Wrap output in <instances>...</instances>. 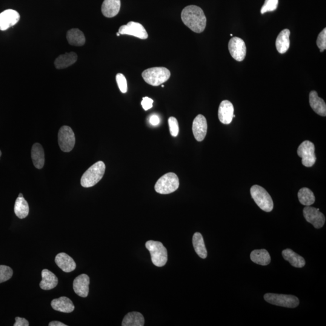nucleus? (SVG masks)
Segmentation results:
<instances>
[{
    "label": "nucleus",
    "mask_w": 326,
    "mask_h": 326,
    "mask_svg": "<svg viewBox=\"0 0 326 326\" xmlns=\"http://www.w3.org/2000/svg\"><path fill=\"white\" fill-rule=\"evenodd\" d=\"M181 19L187 27L197 33L203 32L207 24V18L202 8L194 5H188L182 10Z\"/></svg>",
    "instance_id": "1"
},
{
    "label": "nucleus",
    "mask_w": 326,
    "mask_h": 326,
    "mask_svg": "<svg viewBox=\"0 0 326 326\" xmlns=\"http://www.w3.org/2000/svg\"><path fill=\"white\" fill-rule=\"evenodd\" d=\"M105 168V163L103 162L100 161L94 164L82 175L81 180L82 186L88 188L97 184L104 176Z\"/></svg>",
    "instance_id": "2"
},
{
    "label": "nucleus",
    "mask_w": 326,
    "mask_h": 326,
    "mask_svg": "<svg viewBox=\"0 0 326 326\" xmlns=\"http://www.w3.org/2000/svg\"><path fill=\"white\" fill-rule=\"evenodd\" d=\"M142 77L147 84L157 87L169 79L170 72L165 67H153L145 70Z\"/></svg>",
    "instance_id": "3"
},
{
    "label": "nucleus",
    "mask_w": 326,
    "mask_h": 326,
    "mask_svg": "<svg viewBox=\"0 0 326 326\" xmlns=\"http://www.w3.org/2000/svg\"><path fill=\"white\" fill-rule=\"evenodd\" d=\"M146 247L150 251L152 262L156 267H162L167 261V251L162 242L149 241L146 243Z\"/></svg>",
    "instance_id": "4"
},
{
    "label": "nucleus",
    "mask_w": 326,
    "mask_h": 326,
    "mask_svg": "<svg viewBox=\"0 0 326 326\" xmlns=\"http://www.w3.org/2000/svg\"><path fill=\"white\" fill-rule=\"evenodd\" d=\"M251 195L260 208L266 212L273 210L274 203L268 191L260 185H254L251 187Z\"/></svg>",
    "instance_id": "5"
},
{
    "label": "nucleus",
    "mask_w": 326,
    "mask_h": 326,
    "mask_svg": "<svg viewBox=\"0 0 326 326\" xmlns=\"http://www.w3.org/2000/svg\"><path fill=\"white\" fill-rule=\"evenodd\" d=\"M179 181L175 173L170 172L165 174L156 182L155 190L162 194H170L178 189Z\"/></svg>",
    "instance_id": "6"
},
{
    "label": "nucleus",
    "mask_w": 326,
    "mask_h": 326,
    "mask_svg": "<svg viewBox=\"0 0 326 326\" xmlns=\"http://www.w3.org/2000/svg\"><path fill=\"white\" fill-rule=\"evenodd\" d=\"M266 302L279 307L295 308L299 305V300L297 297L284 294L267 293L264 296Z\"/></svg>",
    "instance_id": "7"
},
{
    "label": "nucleus",
    "mask_w": 326,
    "mask_h": 326,
    "mask_svg": "<svg viewBox=\"0 0 326 326\" xmlns=\"http://www.w3.org/2000/svg\"><path fill=\"white\" fill-rule=\"evenodd\" d=\"M297 154L302 159V162L305 167L313 166L316 162L317 157L315 154V146L308 140L303 142L297 150Z\"/></svg>",
    "instance_id": "8"
},
{
    "label": "nucleus",
    "mask_w": 326,
    "mask_h": 326,
    "mask_svg": "<svg viewBox=\"0 0 326 326\" xmlns=\"http://www.w3.org/2000/svg\"><path fill=\"white\" fill-rule=\"evenodd\" d=\"M76 139L72 129L68 126L60 128L58 133V143L61 150L65 153L73 150L75 145Z\"/></svg>",
    "instance_id": "9"
},
{
    "label": "nucleus",
    "mask_w": 326,
    "mask_h": 326,
    "mask_svg": "<svg viewBox=\"0 0 326 326\" xmlns=\"http://www.w3.org/2000/svg\"><path fill=\"white\" fill-rule=\"evenodd\" d=\"M121 35H128L141 39H147L148 34L143 25L139 22L130 21L127 25H122L119 30Z\"/></svg>",
    "instance_id": "10"
},
{
    "label": "nucleus",
    "mask_w": 326,
    "mask_h": 326,
    "mask_svg": "<svg viewBox=\"0 0 326 326\" xmlns=\"http://www.w3.org/2000/svg\"><path fill=\"white\" fill-rule=\"evenodd\" d=\"M228 49L231 56L236 61H244L247 53V47L244 40L238 37H233L228 43Z\"/></svg>",
    "instance_id": "11"
},
{
    "label": "nucleus",
    "mask_w": 326,
    "mask_h": 326,
    "mask_svg": "<svg viewBox=\"0 0 326 326\" xmlns=\"http://www.w3.org/2000/svg\"><path fill=\"white\" fill-rule=\"evenodd\" d=\"M303 215L306 220L317 229L322 228L325 224L326 217L320 212L319 208L307 206L303 209Z\"/></svg>",
    "instance_id": "12"
},
{
    "label": "nucleus",
    "mask_w": 326,
    "mask_h": 326,
    "mask_svg": "<svg viewBox=\"0 0 326 326\" xmlns=\"http://www.w3.org/2000/svg\"><path fill=\"white\" fill-rule=\"evenodd\" d=\"M20 19L19 14L17 11L7 9L0 13V30L5 31L13 26Z\"/></svg>",
    "instance_id": "13"
},
{
    "label": "nucleus",
    "mask_w": 326,
    "mask_h": 326,
    "mask_svg": "<svg viewBox=\"0 0 326 326\" xmlns=\"http://www.w3.org/2000/svg\"><path fill=\"white\" fill-rule=\"evenodd\" d=\"M192 131L194 138L198 142L204 140L207 132V122L205 117L199 114L193 122Z\"/></svg>",
    "instance_id": "14"
},
{
    "label": "nucleus",
    "mask_w": 326,
    "mask_h": 326,
    "mask_svg": "<svg viewBox=\"0 0 326 326\" xmlns=\"http://www.w3.org/2000/svg\"><path fill=\"white\" fill-rule=\"evenodd\" d=\"M90 284V277L87 274H81L74 280V291L77 295L85 298L89 293Z\"/></svg>",
    "instance_id": "15"
},
{
    "label": "nucleus",
    "mask_w": 326,
    "mask_h": 326,
    "mask_svg": "<svg viewBox=\"0 0 326 326\" xmlns=\"http://www.w3.org/2000/svg\"><path fill=\"white\" fill-rule=\"evenodd\" d=\"M234 107L229 101H223L219 105L218 117L220 122L224 125H229L233 121Z\"/></svg>",
    "instance_id": "16"
},
{
    "label": "nucleus",
    "mask_w": 326,
    "mask_h": 326,
    "mask_svg": "<svg viewBox=\"0 0 326 326\" xmlns=\"http://www.w3.org/2000/svg\"><path fill=\"white\" fill-rule=\"evenodd\" d=\"M55 262L58 267L65 273H70L76 268V263L72 257L65 253L58 254L55 257Z\"/></svg>",
    "instance_id": "17"
},
{
    "label": "nucleus",
    "mask_w": 326,
    "mask_h": 326,
    "mask_svg": "<svg viewBox=\"0 0 326 326\" xmlns=\"http://www.w3.org/2000/svg\"><path fill=\"white\" fill-rule=\"evenodd\" d=\"M121 0H104L102 5V12L107 18H113L121 9Z\"/></svg>",
    "instance_id": "18"
},
{
    "label": "nucleus",
    "mask_w": 326,
    "mask_h": 326,
    "mask_svg": "<svg viewBox=\"0 0 326 326\" xmlns=\"http://www.w3.org/2000/svg\"><path fill=\"white\" fill-rule=\"evenodd\" d=\"M311 107L317 114L322 117L326 116V104L324 100L318 95L316 91H312L310 94Z\"/></svg>",
    "instance_id": "19"
},
{
    "label": "nucleus",
    "mask_w": 326,
    "mask_h": 326,
    "mask_svg": "<svg viewBox=\"0 0 326 326\" xmlns=\"http://www.w3.org/2000/svg\"><path fill=\"white\" fill-rule=\"evenodd\" d=\"M51 306L54 310L64 313H71L74 310L73 303L66 297L53 300Z\"/></svg>",
    "instance_id": "20"
},
{
    "label": "nucleus",
    "mask_w": 326,
    "mask_h": 326,
    "mask_svg": "<svg viewBox=\"0 0 326 326\" xmlns=\"http://www.w3.org/2000/svg\"><path fill=\"white\" fill-rule=\"evenodd\" d=\"M42 280L39 287L43 290H50L55 288L58 284V279L52 272L44 269L41 273Z\"/></svg>",
    "instance_id": "21"
},
{
    "label": "nucleus",
    "mask_w": 326,
    "mask_h": 326,
    "mask_svg": "<svg viewBox=\"0 0 326 326\" xmlns=\"http://www.w3.org/2000/svg\"><path fill=\"white\" fill-rule=\"evenodd\" d=\"M291 31L289 29H284L280 31L276 41L277 51L280 54H284L290 47V36Z\"/></svg>",
    "instance_id": "22"
},
{
    "label": "nucleus",
    "mask_w": 326,
    "mask_h": 326,
    "mask_svg": "<svg viewBox=\"0 0 326 326\" xmlns=\"http://www.w3.org/2000/svg\"><path fill=\"white\" fill-rule=\"evenodd\" d=\"M78 60V55L74 52L61 54L54 61V65L57 69H64L71 66Z\"/></svg>",
    "instance_id": "23"
},
{
    "label": "nucleus",
    "mask_w": 326,
    "mask_h": 326,
    "mask_svg": "<svg viewBox=\"0 0 326 326\" xmlns=\"http://www.w3.org/2000/svg\"><path fill=\"white\" fill-rule=\"evenodd\" d=\"M31 156L35 167L38 169H41L44 167L45 156L44 149L41 145L37 143L33 145Z\"/></svg>",
    "instance_id": "24"
},
{
    "label": "nucleus",
    "mask_w": 326,
    "mask_h": 326,
    "mask_svg": "<svg viewBox=\"0 0 326 326\" xmlns=\"http://www.w3.org/2000/svg\"><path fill=\"white\" fill-rule=\"evenodd\" d=\"M282 256L285 260L290 263L291 265L296 268L304 267L305 260L301 256L294 252L291 249L288 248L282 251Z\"/></svg>",
    "instance_id": "25"
},
{
    "label": "nucleus",
    "mask_w": 326,
    "mask_h": 326,
    "mask_svg": "<svg viewBox=\"0 0 326 326\" xmlns=\"http://www.w3.org/2000/svg\"><path fill=\"white\" fill-rule=\"evenodd\" d=\"M67 39L71 45L73 46H82L85 43V37L84 34L78 28H72L68 31L67 33Z\"/></svg>",
    "instance_id": "26"
},
{
    "label": "nucleus",
    "mask_w": 326,
    "mask_h": 326,
    "mask_svg": "<svg viewBox=\"0 0 326 326\" xmlns=\"http://www.w3.org/2000/svg\"><path fill=\"white\" fill-rule=\"evenodd\" d=\"M250 258L255 264L262 266L270 264L271 260L270 254L264 249L253 251L250 254Z\"/></svg>",
    "instance_id": "27"
},
{
    "label": "nucleus",
    "mask_w": 326,
    "mask_h": 326,
    "mask_svg": "<svg viewBox=\"0 0 326 326\" xmlns=\"http://www.w3.org/2000/svg\"><path fill=\"white\" fill-rule=\"evenodd\" d=\"M145 319L141 313L132 312L128 313L123 320V326H144Z\"/></svg>",
    "instance_id": "28"
},
{
    "label": "nucleus",
    "mask_w": 326,
    "mask_h": 326,
    "mask_svg": "<svg viewBox=\"0 0 326 326\" xmlns=\"http://www.w3.org/2000/svg\"><path fill=\"white\" fill-rule=\"evenodd\" d=\"M193 245L195 252L201 258L205 259L207 257V249L201 233L196 232L193 234Z\"/></svg>",
    "instance_id": "29"
},
{
    "label": "nucleus",
    "mask_w": 326,
    "mask_h": 326,
    "mask_svg": "<svg viewBox=\"0 0 326 326\" xmlns=\"http://www.w3.org/2000/svg\"><path fill=\"white\" fill-rule=\"evenodd\" d=\"M14 211L16 216L19 219H24L28 216L29 213V207H28V203L23 197L20 198L18 197L16 199L14 207Z\"/></svg>",
    "instance_id": "30"
},
{
    "label": "nucleus",
    "mask_w": 326,
    "mask_h": 326,
    "mask_svg": "<svg viewBox=\"0 0 326 326\" xmlns=\"http://www.w3.org/2000/svg\"><path fill=\"white\" fill-rule=\"evenodd\" d=\"M298 198L300 202L305 206L313 205L316 201V197L313 191L307 187H303L299 191Z\"/></svg>",
    "instance_id": "31"
},
{
    "label": "nucleus",
    "mask_w": 326,
    "mask_h": 326,
    "mask_svg": "<svg viewBox=\"0 0 326 326\" xmlns=\"http://www.w3.org/2000/svg\"><path fill=\"white\" fill-rule=\"evenodd\" d=\"M13 276L12 268L5 265H0V284L7 281Z\"/></svg>",
    "instance_id": "32"
},
{
    "label": "nucleus",
    "mask_w": 326,
    "mask_h": 326,
    "mask_svg": "<svg viewBox=\"0 0 326 326\" xmlns=\"http://www.w3.org/2000/svg\"><path fill=\"white\" fill-rule=\"evenodd\" d=\"M279 4V0H265V3L260 10L261 14L268 12H273L277 9Z\"/></svg>",
    "instance_id": "33"
},
{
    "label": "nucleus",
    "mask_w": 326,
    "mask_h": 326,
    "mask_svg": "<svg viewBox=\"0 0 326 326\" xmlns=\"http://www.w3.org/2000/svg\"><path fill=\"white\" fill-rule=\"evenodd\" d=\"M168 127L171 136L176 137L179 134V125L175 117H170L168 120Z\"/></svg>",
    "instance_id": "34"
},
{
    "label": "nucleus",
    "mask_w": 326,
    "mask_h": 326,
    "mask_svg": "<svg viewBox=\"0 0 326 326\" xmlns=\"http://www.w3.org/2000/svg\"><path fill=\"white\" fill-rule=\"evenodd\" d=\"M116 81L119 88L122 93H126L128 91V84L127 79L124 74L118 73L116 75Z\"/></svg>",
    "instance_id": "35"
},
{
    "label": "nucleus",
    "mask_w": 326,
    "mask_h": 326,
    "mask_svg": "<svg viewBox=\"0 0 326 326\" xmlns=\"http://www.w3.org/2000/svg\"><path fill=\"white\" fill-rule=\"evenodd\" d=\"M317 46L320 48V51L323 52L326 49V28L321 31L317 40Z\"/></svg>",
    "instance_id": "36"
},
{
    "label": "nucleus",
    "mask_w": 326,
    "mask_h": 326,
    "mask_svg": "<svg viewBox=\"0 0 326 326\" xmlns=\"http://www.w3.org/2000/svg\"><path fill=\"white\" fill-rule=\"evenodd\" d=\"M153 100L150 98V97H144V98H143V101H142V107L145 111L150 110V109L153 107Z\"/></svg>",
    "instance_id": "37"
},
{
    "label": "nucleus",
    "mask_w": 326,
    "mask_h": 326,
    "mask_svg": "<svg viewBox=\"0 0 326 326\" xmlns=\"http://www.w3.org/2000/svg\"><path fill=\"white\" fill-rule=\"evenodd\" d=\"M15 323L13 325L14 326H28L29 323L26 319L23 318H20V317H16Z\"/></svg>",
    "instance_id": "38"
},
{
    "label": "nucleus",
    "mask_w": 326,
    "mask_h": 326,
    "mask_svg": "<svg viewBox=\"0 0 326 326\" xmlns=\"http://www.w3.org/2000/svg\"><path fill=\"white\" fill-rule=\"evenodd\" d=\"M160 122V119L159 117L156 114L152 115L150 118V122L152 125L157 126L159 125Z\"/></svg>",
    "instance_id": "39"
},
{
    "label": "nucleus",
    "mask_w": 326,
    "mask_h": 326,
    "mask_svg": "<svg viewBox=\"0 0 326 326\" xmlns=\"http://www.w3.org/2000/svg\"><path fill=\"white\" fill-rule=\"evenodd\" d=\"M49 326H67V325L64 324V323H62L58 321H53L49 323V325H48Z\"/></svg>",
    "instance_id": "40"
},
{
    "label": "nucleus",
    "mask_w": 326,
    "mask_h": 326,
    "mask_svg": "<svg viewBox=\"0 0 326 326\" xmlns=\"http://www.w3.org/2000/svg\"><path fill=\"white\" fill-rule=\"evenodd\" d=\"M18 197H20V198H22V197H23V194L22 193H19Z\"/></svg>",
    "instance_id": "41"
},
{
    "label": "nucleus",
    "mask_w": 326,
    "mask_h": 326,
    "mask_svg": "<svg viewBox=\"0 0 326 326\" xmlns=\"http://www.w3.org/2000/svg\"><path fill=\"white\" fill-rule=\"evenodd\" d=\"M120 35H121V34H120L119 32L117 33V36H119Z\"/></svg>",
    "instance_id": "42"
},
{
    "label": "nucleus",
    "mask_w": 326,
    "mask_h": 326,
    "mask_svg": "<svg viewBox=\"0 0 326 326\" xmlns=\"http://www.w3.org/2000/svg\"><path fill=\"white\" fill-rule=\"evenodd\" d=\"M1 151H0V157H1Z\"/></svg>",
    "instance_id": "43"
},
{
    "label": "nucleus",
    "mask_w": 326,
    "mask_h": 326,
    "mask_svg": "<svg viewBox=\"0 0 326 326\" xmlns=\"http://www.w3.org/2000/svg\"><path fill=\"white\" fill-rule=\"evenodd\" d=\"M162 87L164 88V85H162Z\"/></svg>",
    "instance_id": "44"
}]
</instances>
